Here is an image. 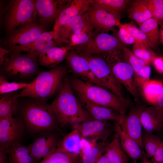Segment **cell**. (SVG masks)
<instances>
[{
  "label": "cell",
  "mask_w": 163,
  "mask_h": 163,
  "mask_svg": "<svg viewBox=\"0 0 163 163\" xmlns=\"http://www.w3.org/2000/svg\"><path fill=\"white\" fill-rule=\"evenodd\" d=\"M79 156L72 155L57 149L39 163H81Z\"/></svg>",
  "instance_id": "cell-32"
},
{
  "label": "cell",
  "mask_w": 163,
  "mask_h": 163,
  "mask_svg": "<svg viewBox=\"0 0 163 163\" xmlns=\"http://www.w3.org/2000/svg\"><path fill=\"white\" fill-rule=\"evenodd\" d=\"M144 106L138 104L132 108L129 113L118 123L121 129L129 137L135 140L143 149L142 144V127L140 116L145 108Z\"/></svg>",
  "instance_id": "cell-16"
},
{
  "label": "cell",
  "mask_w": 163,
  "mask_h": 163,
  "mask_svg": "<svg viewBox=\"0 0 163 163\" xmlns=\"http://www.w3.org/2000/svg\"><path fill=\"white\" fill-rule=\"evenodd\" d=\"M69 0H36L35 7L41 24L55 22Z\"/></svg>",
  "instance_id": "cell-17"
},
{
  "label": "cell",
  "mask_w": 163,
  "mask_h": 163,
  "mask_svg": "<svg viewBox=\"0 0 163 163\" xmlns=\"http://www.w3.org/2000/svg\"><path fill=\"white\" fill-rule=\"evenodd\" d=\"M67 72L66 68L62 66L40 72L29 83L27 87L19 92V97L34 98L46 102L59 92Z\"/></svg>",
  "instance_id": "cell-4"
},
{
  "label": "cell",
  "mask_w": 163,
  "mask_h": 163,
  "mask_svg": "<svg viewBox=\"0 0 163 163\" xmlns=\"http://www.w3.org/2000/svg\"><path fill=\"white\" fill-rule=\"evenodd\" d=\"M73 48L68 45L54 46L38 56V62L43 67H55L65 59L69 51Z\"/></svg>",
  "instance_id": "cell-24"
},
{
  "label": "cell",
  "mask_w": 163,
  "mask_h": 163,
  "mask_svg": "<svg viewBox=\"0 0 163 163\" xmlns=\"http://www.w3.org/2000/svg\"><path fill=\"white\" fill-rule=\"evenodd\" d=\"M45 25L34 21L24 24L10 32L6 41L8 48L31 43L46 31Z\"/></svg>",
  "instance_id": "cell-10"
},
{
  "label": "cell",
  "mask_w": 163,
  "mask_h": 163,
  "mask_svg": "<svg viewBox=\"0 0 163 163\" xmlns=\"http://www.w3.org/2000/svg\"><path fill=\"white\" fill-rule=\"evenodd\" d=\"M139 28L145 34L153 48L156 47L160 37L158 22L152 18H150L142 23Z\"/></svg>",
  "instance_id": "cell-31"
},
{
  "label": "cell",
  "mask_w": 163,
  "mask_h": 163,
  "mask_svg": "<svg viewBox=\"0 0 163 163\" xmlns=\"http://www.w3.org/2000/svg\"><path fill=\"white\" fill-rule=\"evenodd\" d=\"M112 72L117 80L123 85L137 102L139 94L133 78L134 72L132 66L126 62L117 61L110 66Z\"/></svg>",
  "instance_id": "cell-18"
},
{
  "label": "cell",
  "mask_w": 163,
  "mask_h": 163,
  "mask_svg": "<svg viewBox=\"0 0 163 163\" xmlns=\"http://www.w3.org/2000/svg\"><path fill=\"white\" fill-rule=\"evenodd\" d=\"M121 25L134 37L138 43H142L150 49L153 48L145 34L133 23L121 24Z\"/></svg>",
  "instance_id": "cell-40"
},
{
  "label": "cell",
  "mask_w": 163,
  "mask_h": 163,
  "mask_svg": "<svg viewBox=\"0 0 163 163\" xmlns=\"http://www.w3.org/2000/svg\"><path fill=\"white\" fill-rule=\"evenodd\" d=\"M128 13L129 18L135 21L139 26L152 18L148 7V0L135 1L129 8Z\"/></svg>",
  "instance_id": "cell-29"
},
{
  "label": "cell",
  "mask_w": 163,
  "mask_h": 163,
  "mask_svg": "<svg viewBox=\"0 0 163 163\" xmlns=\"http://www.w3.org/2000/svg\"><path fill=\"white\" fill-rule=\"evenodd\" d=\"M107 143L102 141L97 142L81 156V163H96L104 152Z\"/></svg>",
  "instance_id": "cell-34"
},
{
  "label": "cell",
  "mask_w": 163,
  "mask_h": 163,
  "mask_svg": "<svg viewBox=\"0 0 163 163\" xmlns=\"http://www.w3.org/2000/svg\"><path fill=\"white\" fill-rule=\"evenodd\" d=\"M76 94L83 107L94 120L102 121L112 120L119 123L121 122L123 117L114 110L94 104L82 95Z\"/></svg>",
  "instance_id": "cell-19"
},
{
  "label": "cell",
  "mask_w": 163,
  "mask_h": 163,
  "mask_svg": "<svg viewBox=\"0 0 163 163\" xmlns=\"http://www.w3.org/2000/svg\"><path fill=\"white\" fill-rule=\"evenodd\" d=\"M90 4V0H69L55 22L53 30L57 31L60 27L75 17L85 13Z\"/></svg>",
  "instance_id": "cell-20"
},
{
  "label": "cell",
  "mask_w": 163,
  "mask_h": 163,
  "mask_svg": "<svg viewBox=\"0 0 163 163\" xmlns=\"http://www.w3.org/2000/svg\"><path fill=\"white\" fill-rule=\"evenodd\" d=\"M10 51L9 49H4L1 47H0V66L2 65L5 61L6 56Z\"/></svg>",
  "instance_id": "cell-48"
},
{
  "label": "cell",
  "mask_w": 163,
  "mask_h": 163,
  "mask_svg": "<svg viewBox=\"0 0 163 163\" xmlns=\"http://www.w3.org/2000/svg\"><path fill=\"white\" fill-rule=\"evenodd\" d=\"M59 141L57 135L54 132H45L37 134L28 146L37 163L55 151L57 148Z\"/></svg>",
  "instance_id": "cell-15"
},
{
  "label": "cell",
  "mask_w": 163,
  "mask_h": 163,
  "mask_svg": "<svg viewBox=\"0 0 163 163\" xmlns=\"http://www.w3.org/2000/svg\"><path fill=\"white\" fill-rule=\"evenodd\" d=\"M136 86L140 87L146 100L155 104L163 90V84L159 81L146 80L138 77L134 79Z\"/></svg>",
  "instance_id": "cell-23"
},
{
  "label": "cell",
  "mask_w": 163,
  "mask_h": 163,
  "mask_svg": "<svg viewBox=\"0 0 163 163\" xmlns=\"http://www.w3.org/2000/svg\"><path fill=\"white\" fill-rule=\"evenodd\" d=\"M151 158L152 163H163V141H162L155 154Z\"/></svg>",
  "instance_id": "cell-44"
},
{
  "label": "cell",
  "mask_w": 163,
  "mask_h": 163,
  "mask_svg": "<svg viewBox=\"0 0 163 163\" xmlns=\"http://www.w3.org/2000/svg\"><path fill=\"white\" fill-rule=\"evenodd\" d=\"M118 27L119 30L118 32V38L120 41L128 44L138 43L134 37L122 26L121 24H120Z\"/></svg>",
  "instance_id": "cell-42"
},
{
  "label": "cell",
  "mask_w": 163,
  "mask_h": 163,
  "mask_svg": "<svg viewBox=\"0 0 163 163\" xmlns=\"http://www.w3.org/2000/svg\"><path fill=\"white\" fill-rule=\"evenodd\" d=\"M65 59L69 69L73 75L85 82L104 88L92 71L85 56L77 53L72 49L69 51Z\"/></svg>",
  "instance_id": "cell-12"
},
{
  "label": "cell",
  "mask_w": 163,
  "mask_h": 163,
  "mask_svg": "<svg viewBox=\"0 0 163 163\" xmlns=\"http://www.w3.org/2000/svg\"><path fill=\"white\" fill-rule=\"evenodd\" d=\"M94 33L93 29L88 23L80 31L73 35L68 45L73 47L86 44L91 40Z\"/></svg>",
  "instance_id": "cell-35"
},
{
  "label": "cell",
  "mask_w": 163,
  "mask_h": 163,
  "mask_svg": "<svg viewBox=\"0 0 163 163\" xmlns=\"http://www.w3.org/2000/svg\"><path fill=\"white\" fill-rule=\"evenodd\" d=\"M118 38L104 32H94L87 43L77 46L75 51L84 56L107 54L124 47Z\"/></svg>",
  "instance_id": "cell-7"
},
{
  "label": "cell",
  "mask_w": 163,
  "mask_h": 163,
  "mask_svg": "<svg viewBox=\"0 0 163 163\" xmlns=\"http://www.w3.org/2000/svg\"><path fill=\"white\" fill-rule=\"evenodd\" d=\"M140 120L145 132L153 133L160 130L162 126L158 121L154 106L145 107L142 111Z\"/></svg>",
  "instance_id": "cell-30"
},
{
  "label": "cell",
  "mask_w": 163,
  "mask_h": 163,
  "mask_svg": "<svg viewBox=\"0 0 163 163\" xmlns=\"http://www.w3.org/2000/svg\"><path fill=\"white\" fill-rule=\"evenodd\" d=\"M50 104L59 125L61 127L94 120L75 96L69 77L67 75L57 95Z\"/></svg>",
  "instance_id": "cell-1"
},
{
  "label": "cell",
  "mask_w": 163,
  "mask_h": 163,
  "mask_svg": "<svg viewBox=\"0 0 163 163\" xmlns=\"http://www.w3.org/2000/svg\"><path fill=\"white\" fill-rule=\"evenodd\" d=\"M153 62L157 70L159 72L163 73V58H155Z\"/></svg>",
  "instance_id": "cell-47"
},
{
  "label": "cell",
  "mask_w": 163,
  "mask_h": 163,
  "mask_svg": "<svg viewBox=\"0 0 163 163\" xmlns=\"http://www.w3.org/2000/svg\"><path fill=\"white\" fill-rule=\"evenodd\" d=\"M141 163H152L150 162L146 157H145L142 160Z\"/></svg>",
  "instance_id": "cell-51"
},
{
  "label": "cell",
  "mask_w": 163,
  "mask_h": 163,
  "mask_svg": "<svg viewBox=\"0 0 163 163\" xmlns=\"http://www.w3.org/2000/svg\"><path fill=\"white\" fill-rule=\"evenodd\" d=\"M96 163H110L106 155H103Z\"/></svg>",
  "instance_id": "cell-49"
},
{
  "label": "cell",
  "mask_w": 163,
  "mask_h": 163,
  "mask_svg": "<svg viewBox=\"0 0 163 163\" xmlns=\"http://www.w3.org/2000/svg\"><path fill=\"white\" fill-rule=\"evenodd\" d=\"M123 59L126 62L129 64L133 69L134 74H136L142 68L148 65L145 62L136 56L132 51L126 47L123 48Z\"/></svg>",
  "instance_id": "cell-39"
},
{
  "label": "cell",
  "mask_w": 163,
  "mask_h": 163,
  "mask_svg": "<svg viewBox=\"0 0 163 163\" xmlns=\"http://www.w3.org/2000/svg\"><path fill=\"white\" fill-rule=\"evenodd\" d=\"M85 14L90 25L96 32L113 30L115 27L120 24L119 14L91 4Z\"/></svg>",
  "instance_id": "cell-9"
},
{
  "label": "cell",
  "mask_w": 163,
  "mask_h": 163,
  "mask_svg": "<svg viewBox=\"0 0 163 163\" xmlns=\"http://www.w3.org/2000/svg\"><path fill=\"white\" fill-rule=\"evenodd\" d=\"M19 110L25 129L31 133L54 132L59 126L51 104L46 102L29 98L20 105Z\"/></svg>",
  "instance_id": "cell-2"
},
{
  "label": "cell",
  "mask_w": 163,
  "mask_h": 163,
  "mask_svg": "<svg viewBox=\"0 0 163 163\" xmlns=\"http://www.w3.org/2000/svg\"><path fill=\"white\" fill-rule=\"evenodd\" d=\"M8 148L0 145V163H7L9 161Z\"/></svg>",
  "instance_id": "cell-46"
},
{
  "label": "cell",
  "mask_w": 163,
  "mask_h": 163,
  "mask_svg": "<svg viewBox=\"0 0 163 163\" xmlns=\"http://www.w3.org/2000/svg\"><path fill=\"white\" fill-rule=\"evenodd\" d=\"M81 139L78 130L73 128L71 131L59 141L57 149L69 154L79 156Z\"/></svg>",
  "instance_id": "cell-27"
},
{
  "label": "cell",
  "mask_w": 163,
  "mask_h": 163,
  "mask_svg": "<svg viewBox=\"0 0 163 163\" xmlns=\"http://www.w3.org/2000/svg\"><path fill=\"white\" fill-rule=\"evenodd\" d=\"M19 92L16 91L0 95V118L13 117L18 111Z\"/></svg>",
  "instance_id": "cell-26"
},
{
  "label": "cell",
  "mask_w": 163,
  "mask_h": 163,
  "mask_svg": "<svg viewBox=\"0 0 163 163\" xmlns=\"http://www.w3.org/2000/svg\"><path fill=\"white\" fill-rule=\"evenodd\" d=\"M71 87L76 93L96 104L112 109L123 117L129 106L124 98L117 96L102 87L85 82L72 75L69 78Z\"/></svg>",
  "instance_id": "cell-3"
},
{
  "label": "cell",
  "mask_w": 163,
  "mask_h": 163,
  "mask_svg": "<svg viewBox=\"0 0 163 163\" xmlns=\"http://www.w3.org/2000/svg\"></svg>",
  "instance_id": "cell-52"
},
{
  "label": "cell",
  "mask_w": 163,
  "mask_h": 163,
  "mask_svg": "<svg viewBox=\"0 0 163 163\" xmlns=\"http://www.w3.org/2000/svg\"><path fill=\"white\" fill-rule=\"evenodd\" d=\"M36 0H12L4 9L6 30L11 32L17 27L35 21L37 16L35 7Z\"/></svg>",
  "instance_id": "cell-6"
},
{
  "label": "cell",
  "mask_w": 163,
  "mask_h": 163,
  "mask_svg": "<svg viewBox=\"0 0 163 163\" xmlns=\"http://www.w3.org/2000/svg\"><path fill=\"white\" fill-rule=\"evenodd\" d=\"M129 1L126 0H90V3L119 14Z\"/></svg>",
  "instance_id": "cell-36"
},
{
  "label": "cell",
  "mask_w": 163,
  "mask_h": 163,
  "mask_svg": "<svg viewBox=\"0 0 163 163\" xmlns=\"http://www.w3.org/2000/svg\"><path fill=\"white\" fill-rule=\"evenodd\" d=\"M151 69L150 66L147 65L142 68L136 74V77L142 79L149 80L150 79Z\"/></svg>",
  "instance_id": "cell-45"
},
{
  "label": "cell",
  "mask_w": 163,
  "mask_h": 163,
  "mask_svg": "<svg viewBox=\"0 0 163 163\" xmlns=\"http://www.w3.org/2000/svg\"><path fill=\"white\" fill-rule=\"evenodd\" d=\"M7 150L9 163H37L28 146L16 143L8 147Z\"/></svg>",
  "instance_id": "cell-25"
},
{
  "label": "cell",
  "mask_w": 163,
  "mask_h": 163,
  "mask_svg": "<svg viewBox=\"0 0 163 163\" xmlns=\"http://www.w3.org/2000/svg\"><path fill=\"white\" fill-rule=\"evenodd\" d=\"M160 37L161 40L163 43V24L161 27L160 31Z\"/></svg>",
  "instance_id": "cell-50"
},
{
  "label": "cell",
  "mask_w": 163,
  "mask_h": 163,
  "mask_svg": "<svg viewBox=\"0 0 163 163\" xmlns=\"http://www.w3.org/2000/svg\"><path fill=\"white\" fill-rule=\"evenodd\" d=\"M61 45L57 31H45L34 42L28 45L9 48L12 51L24 52L37 57L52 47Z\"/></svg>",
  "instance_id": "cell-13"
},
{
  "label": "cell",
  "mask_w": 163,
  "mask_h": 163,
  "mask_svg": "<svg viewBox=\"0 0 163 163\" xmlns=\"http://www.w3.org/2000/svg\"><path fill=\"white\" fill-rule=\"evenodd\" d=\"M7 78L0 74V94L12 93L21 90L26 88L29 85V83L24 82H8Z\"/></svg>",
  "instance_id": "cell-37"
},
{
  "label": "cell",
  "mask_w": 163,
  "mask_h": 163,
  "mask_svg": "<svg viewBox=\"0 0 163 163\" xmlns=\"http://www.w3.org/2000/svg\"><path fill=\"white\" fill-rule=\"evenodd\" d=\"M25 129L20 118H0V145L8 148L13 144L21 143Z\"/></svg>",
  "instance_id": "cell-11"
},
{
  "label": "cell",
  "mask_w": 163,
  "mask_h": 163,
  "mask_svg": "<svg viewBox=\"0 0 163 163\" xmlns=\"http://www.w3.org/2000/svg\"><path fill=\"white\" fill-rule=\"evenodd\" d=\"M148 7L152 18L158 22L163 20V0H148Z\"/></svg>",
  "instance_id": "cell-41"
},
{
  "label": "cell",
  "mask_w": 163,
  "mask_h": 163,
  "mask_svg": "<svg viewBox=\"0 0 163 163\" xmlns=\"http://www.w3.org/2000/svg\"><path fill=\"white\" fill-rule=\"evenodd\" d=\"M162 141L158 136L153 133L142 131V144L146 158H151L155 154Z\"/></svg>",
  "instance_id": "cell-33"
},
{
  "label": "cell",
  "mask_w": 163,
  "mask_h": 163,
  "mask_svg": "<svg viewBox=\"0 0 163 163\" xmlns=\"http://www.w3.org/2000/svg\"><path fill=\"white\" fill-rule=\"evenodd\" d=\"M73 128L78 130L81 138H93L104 142H106L114 130V125L113 126L109 121L95 120L75 124Z\"/></svg>",
  "instance_id": "cell-14"
},
{
  "label": "cell",
  "mask_w": 163,
  "mask_h": 163,
  "mask_svg": "<svg viewBox=\"0 0 163 163\" xmlns=\"http://www.w3.org/2000/svg\"><path fill=\"white\" fill-rule=\"evenodd\" d=\"M104 152L110 163H128V156L121 146L117 133L112 141L107 143Z\"/></svg>",
  "instance_id": "cell-28"
},
{
  "label": "cell",
  "mask_w": 163,
  "mask_h": 163,
  "mask_svg": "<svg viewBox=\"0 0 163 163\" xmlns=\"http://www.w3.org/2000/svg\"><path fill=\"white\" fill-rule=\"evenodd\" d=\"M88 23L85 13L75 17L60 27L57 31L61 44H69L72 36Z\"/></svg>",
  "instance_id": "cell-22"
},
{
  "label": "cell",
  "mask_w": 163,
  "mask_h": 163,
  "mask_svg": "<svg viewBox=\"0 0 163 163\" xmlns=\"http://www.w3.org/2000/svg\"><path fill=\"white\" fill-rule=\"evenodd\" d=\"M9 50L1 66V75L14 80L22 81L40 72L37 57Z\"/></svg>",
  "instance_id": "cell-5"
},
{
  "label": "cell",
  "mask_w": 163,
  "mask_h": 163,
  "mask_svg": "<svg viewBox=\"0 0 163 163\" xmlns=\"http://www.w3.org/2000/svg\"><path fill=\"white\" fill-rule=\"evenodd\" d=\"M132 52L138 58L148 64L153 61L155 58L154 53L150 50V48L140 43L134 44Z\"/></svg>",
  "instance_id": "cell-38"
},
{
  "label": "cell",
  "mask_w": 163,
  "mask_h": 163,
  "mask_svg": "<svg viewBox=\"0 0 163 163\" xmlns=\"http://www.w3.org/2000/svg\"><path fill=\"white\" fill-rule=\"evenodd\" d=\"M84 56L92 71L104 88L119 97L124 98L121 84L114 76L111 67L104 58L99 54Z\"/></svg>",
  "instance_id": "cell-8"
},
{
  "label": "cell",
  "mask_w": 163,
  "mask_h": 163,
  "mask_svg": "<svg viewBox=\"0 0 163 163\" xmlns=\"http://www.w3.org/2000/svg\"><path fill=\"white\" fill-rule=\"evenodd\" d=\"M157 118L161 125L163 124V90L154 106Z\"/></svg>",
  "instance_id": "cell-43"
},
{
  "label": "cell",
  "mask_w": 163,
  "mask_h": 163,
  "mask_svg": "<svg viewBox=\"0 0 163 163\" xmlns=\"http://www.w3.org/2000/svg\"><path fill=\"white\" fill-rule=\"evenodd\" d=\"M114 128L118 135L121 146L128 156L134 161L141 160L145 157L144 150L121 129L118 123H115Z\"/></svg>",
  "instance_id": "cell-21"
}]
</instances>
